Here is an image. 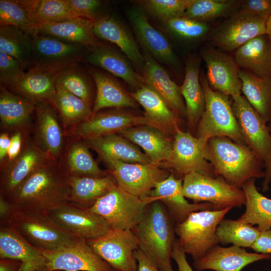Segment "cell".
Segmentation results:
<instances>
[{
  "label": "cell",
  "mask_w": 271,
  "mask_h": 271,
  "mask_svg": "<svg viewBox=\"0 0 271 271\" xmlns=\"http://www.w3.org/2000/svg\"><path fill=\"white\" fill-rule=\"evenodd\" d=\"M142 75L146 84L154 90L177 115L186 117L185 102L178 86L165 69L149 53L144 51Z\"/></svg>",
  "instance_id": "cb8c5ba5"
},
{
  "label": "cell",
  "mask_w": 271,
  "mask_h": 271,
  "mask_svg": "<svg viewBox=\"0 0 271 271\" xmlns=\"http://www.w3.org/2000/svg\"><path fill=\"white\" fill-rule=\"evenodd\" d=\"M68 176L71 188L69 202L87 208L92 206L116 185L111 174L99 177Z\"/></svg>",
  "instance_id": "74e56055"
},
{
  "label": "cell",
  "mask_w": 271,
  "mask_h": 271,
  "mask_svg": "<svg viewBox=\"0 0 271 271\" xmlns=\"http://www.w3.org/2000/svg\"><path fill=\"white\" fill-rule=\"evenodd\" d=\"M265 34L268 36L270 40L271 41V16L268 19L266 23V33Z\"/></svg>",
  "instance_id": "be15d7a7"
},
{
  "label": "cell",
  "mask_w": 271,
  "mask_h": 271,
  "mask_svg": "<svg viewBox=\"0 0 271 271\" xmlns=\"http://www.w3.org/2000/svg\"><path fill=\"white\" fill-rule=\"evenodd\" d=\"M59 72L32 67L19 81L7 89L35 104L42 101H49L53 105Z\"/></svg>",
  "instance_id": "4316f807"
},
{
  "label": "cell",
  "mask_w": 271,
  "mask_h": 271,
  "mask_svg": "<svg viewBox=\"0 0 271 271\" xmlns=\"http://www.w3.org/2000/svg\"><path fill=\"white\" fill-rule=\"evenodd\" d=\"M70 190L68 175L57 162L52 161L35 171L5 198L16 211L48 213L69 202Z\"/></svg>",
  "instance_id": "6da1fadb"
},
{
  "label": "cell",
  "mask_w": 271,
  "mask_h": 271,
  "mask_svg": "<svg viewBox=\"0 0 271 271\" xmlns=\"http://www.w3.org/2000/svg\"><path fill=\"white\" fill-rule=\"evenodd\" d=\"M93 33L99 39L117 46L124 53L138 71L142 72L143 54L133 36L115 18L106 15L94 22Z\"/></svg>",
  "instance_id": "f1b7e54d"
},
{
  "label": "cell",
  "mask_w": 271,
  "mask_h": 271,
  "mask_svg": "<svg viewBox=\"0 0 271 271\" xmlns=\"http://www.w3.org/2000/svg\"><path fill=\"white\" fill-rule=\"evenodd\" d=\"M69 8L77 17L94 22L106 16L102 14L103 2L99 0H65Z\"/></svg>",
  "instance_id": "816d5d0a"
},
{
  "label": "cell",
  "mask_w": 271,
  "mask_h": 271,
  "mask_svg": "<svg viewBox=\"0 0 271 271\" xmlns=\"http://www.w3.org/2000/svg\"><path fill=\"white\" fill-rule=\"evenodd\" d=\"M11 144L10 134L6 132L0 133V165L7 160Z\"/></svg>",
  "instance_id": "91938a15"
},
{
  "label": "cell",
  "mask_w": 271,
  "mask_h": 271,
  "mask_svg": "<svg viewBox=\"0 0 271 271\" xmlns=\"http://www.w3.org/2000/svg\"><path fill=\"white\" fill-rule=\"evenodd\" d=\"M270 184H271V180H270Z\"/></svg>",
  "instance_id": "003e7915"
},
{
  "label": "cell",
  "mask_w": 271,
  "mask_h": 271,
  "mask_svg": "<svg viewBox=\"0 0 271 271\" xmlns=\"http://www.w3.org/2000/svg\"><path fill=\"white\" fill-rule=\"evenodd\" d=\"M255 252L271 254V229L261 231L250 247Z\"/></svg>",
  "instance_id": "11a10c76"
},
{
  "label": "cell",
  "mask_w": 271,
  "mask_h": 271,
  "mask_svg": "<svg viewBox=\"0 0 271 271\" xmlns=\"http://www.w3.org/2000/svg\"><path fill=\"white\" fill-rule=\"evenodd\" d=\"M8 224L29 244L41 250H60L79 238L61 227L46 213L16 211Z\"/></svg>",
  "instance_id": "5b68a950"
},
{
  "label": "cell",
  "mask_w": 271,
  "mask_h": 271,
  "mask_svg": "<svg viewBox=\"0 0 271 271\" xmlns=\"http://www.w3.org/2000/svg\"><path fill=\"white\" fill-rule=\"evenodd\" d=\"M32 137L35 143L53 161L58 162L67 136L60 117L49 101L35 104Z\"/></svg>",
  "instance_id": "5bb4252c"
},
{
  "label": "cell",
  "mask_w": 271,
  "mask_h": 271,
  "mask_svg": "<svg viewBox=\"0 0 271 271\" xmlns=\"http://www.w3.org/2000/svg\"><path fill=\"white\" fill-rule=\"evenodd\" d=\"M182 191L186 198L192 200L194 203H209L212 205V210H215L240 208L246 202L242 188L229 184L222 177L197 172L184 176Z\"/></svg>",
  "instance_id": "ba28073f"
},
{
  "label": "cell",
  "mask_w": 271,
  "mask_h": 271,
  "mask_svg": "<svg viewBox=\"0 0 271 271\" xmlns=\"http://www.w3.org/2000/svg\"><path fill=\"white\" fill-rule=\"evenodd\" d=\"M89 74V71L87 73L79 64L59 71L56 78V85L85 100L93 107V95L90 80L92 76L90 77Z\"/></svg>",
  "instance_id": "bcb514c9"
},
{
  "label": "cell",
  "mask_w": 271,
  "mask_h": 271,
  "mask_svg": "<svg viewBox=\"0 0 271 271\" xmlns=\"http://www.w3.org/2000/svg\"><path fill=\"white\" fill-rule=\"evenodd\" d=\"M57 162L68 176L99 177L110 174L108 170L100 168L85 141L80 139L67 137L64 149Z\"/></svg>",
  "instance_id": "f546056e"
},
{
  "label": "cell",
  "mask_w": 271,
  "mask_h": 271,
  "mask_svg": "<svg viewBox=\"0 0 271 271\" xmlns=\"http://www.w3.org/2000/svg\"><path fill=\"white\" fill-rule=\"evenodd\" d=\"M193 0H145L139 1L144 8L155 17L165 21L183 16Z\"/></svg>",
  "instance_id": "681fc988"
},
{
  "label": "cell",
  "mask_w": 271,
  "mask_h": 271,
  "mask_svg": "<svg viewBox=\"0 0 271 271\" xmlns=\"http://www.w3.org/2000/svg\"><path fill=\"white\" fill-rule=\"evenodd\" d=\"M134 255L138 262V271H161L139 248L134 251Z\"/></svg>",
  "instance_id": "6f0895ef"
},
{
  "label": "cell",
  "mask_w": 271,
  "mask_h": 271,
  "mask_svg": "<svg viewBox=\"0 0 271 271\" xmlns=\"http://www.w3.org/2000/svg\"><path fill=\"white\" fill-rule=\"evenodd\" d=\"M260 231L257 227L239 219H223L218 224L216 234L219 243L232 244L241 247H251Z\"/></svg>",
  "instance_id": "ee69618b"
},
{
  "label": "cell",
  "mask_w": 271,
  "mask_h": 271,
  "mask_svg": "<svg viewBox=\"0 0 271 271\" xmlns=\"http://www.w3.org/2000/svg\"><path fill=\"white\" fill-rule=\"evenodd\" d=\"M84 141L89 148L95 151L104 163L120 161L127 163H152L149 157L134 144L118 134Z\"/></svg>",
  "instance_id": "836d02e7"
},
{
  "label": "cell",
  "mask_w": 271,
  "mask_h": 271,
  "mask_svg": "<svg viewBox=\"0 0 271 271\" xmlns=\"http://www.w3.org/2000/svg\"><path fill=\"white\" fill-rule=\"evenodd\" d=\"M111 271H120V270H117L116 269L113 268V269Z\"/></svg>",
  "instance_id": "e7e4bbea"
},
{
  "label": "cell",
  "mask_w": 271,
  "mask_h": 271,
  "mask_svg": "<svg viewBox=\"0 0 271 271\" xmlns=\"http://www.w3.org/2000/svg\"><path fill=\"white\" fill-rule=\"evenodd\" d=\"M270 259V254L249 252L243 247L235 245L226 247L217 244L202 257L194 260L193 264L197 271H241L250 263Z\"/></svg>",
  "instance_id": "44dd1931"
},
{
  "label": "cell",
  "mask_w": 271,
  "mask_h": 271,
  "mask_svg": "<svg viewBox=\"0 0 271 271\" xmlns=\"http://www.w3.org/2000/svg\"><path fill=\"white\" fill-rule=\"evenodd\" d=\"M127 16L144 51L157 61L175 65L177 59L170 42L150 23L145 13L138 9H131L128 11Z\"/></svg>",
  "instance_id": "7402d4cb"
},
{
  "label": "cell",
  "mask_w": 271,
  "mask_h": 271,
  "mask_svg": "<svg viewBox=\"0 0 271 271\" xmlns=\"http://www.w3.org/2000/svg\"><path fill=\"white\" fill-rule=\"evenodd\" d=\"M32 132L31 131L19 130L10 134L11 144L7 160L4 163L10 162L18 156L24 147L26 140L32 134Z\"/></svg>",
  "instance_id": "db71d44e"
},
{
  "label": "cell",
  "mask_w": 271,
  "mask_h": 271,
  "mask_svg": "<svg viewBox=\"0 0 271 271\" xmlns=\"http://www.w3.org/2000/svg\"><path fill=\"white\" fill-rule=\"evenodd\" d=\"M130 95L143 107L145 116L157 123L167 134H175L180 128L178 115L149 86L144 84Z\"/></svg>",
  "instance_id": "8d00e7d4"
},
{
  "label": "cell",
  "mask_w": 271,
  "mask_h": 271,
  "mask_svg": "<svg viewBox=\"0 0 271 271\" xmlns=\"http://www.w3.org/2000/svg\"><path fill=\"white\" fill-rule=\"evenodd\" d=\"M182 187L183 179L171 174L156 185L149 196L158 198L164 205L175 223L183 222L193 212L212 210L209 203L189 202L183 195Z\"/></svg>",
  "instance_id": "603a6c76"
},
{
  "label": "cell",
  "mask_w": 271,
  "mask_h": 271,
  "mask_svg": "<svg viewBox=\"0 0 271 271\" xmlns=\"http://www.w3.org/2000/svg\"><path fill=\"white\" fill-rule=\"evenodd\" d=\"M21 263L20 261L9 258L0 259V271H19Z\"/></svg>",
  "instance_id": "6125c7cd"
},
{
  "label": "cell",
  "mask_w": 271,
  "mask_h": 271,
  "mask_svg": "<svg viewBox=\"0 0 271 271\" xmlns=\"http://www.w3.org/2000/svg\"><path fill=\"white\" fill-rule=\"evenodd\" d=\"M200 55L206 64V78L212 89L231 97L241 94L240 69L234 59L211 47L203 48Z\"/></svg>",
  "instance_id": "ffe728a7"
},
{
  "label": "cell",
  "mask_w": 271,
  "mask_h": 271,
  "mask_svg": "<svg viewBox=\"0 0 271 271\" xmlns=\"http://www.w3.org/2000/svg\"><path fill=\"white\" fill-rule=\"evenodd\" d=\"M32 39L33 67L60 71L85 62L89 47L47 35L36 33Z\"/></svg>",
  "instance_id": "30bf717a"
},
{
  "label": "cell",
  "mask_w": 271,
  "mask_h": 271,
  "mask_svg": "<svg viewBox=\"0 0 271 271\" xmlns=\"http://www.w3.org/2000/svg\"><path fill=\"white\" fill-rule=\"evenodd\" d=\"M234 59L239 67L256 76L271 75V41L266 34L250 40L236 50Z\"/></svg>",
  "instance_id": "d590c367"
},
{
  "label": "cell",
  "mask_w": 271,
  "mask_h": 271,
  "mask_svg": "<svg viewBox=\"0 0 271 271\" xmlns=\"http://www.w3.org/2000/svg\"><path fill=\"white\" fill-rule=\"evenodd\" d=\"M35 25L63 21L77 17L65 0H19Z\"/></svg>",
  "instance_id": "7bdbcfd3"
},
{
  "label": "cell",
  "mask_w": 271,
  "mask_h": 271,
  "mask_svg": "<svg viewBox=\"0 0 271 271\" xmlns=\"http://www.w3.org/2000/svg\"><path fill=\"white\" fill-rule=\"evenodd\" d=\"M263 164L265 170L264 171V176L263 180L262 183V190L263 192H266L269 189V185L270 184L271 180V144Z\"/></svg>",
  "instance_id": "94428289"
},
{
  "label": "cell",
  "mask_w": 271,
  "mask_h": 271,
  "mask_svg": "<svg viewBox=\"0 0 271 271\" xmlns=\"http://www.w3.org/2000/svg\"><path fill=\"white\" fill-rule=\"evenodd\" d=\"M0 26L18 27L32 35L36 33V25L30 20L19 0H0Z\"/></svg>",
  "instance_id": "7dc6e473"
},
{
  "label": "cell",
  "mask_w": 271,
  "mask_h": 271,
  "mask_svg": "<svg viewBox=\"0 0 271 271\" xmlns=\"http://www.w3.org/2000/svg\"><path fill=\"white\" fill-rule=\"evenodd\" d=\"M232 107L245 144L263 161L271 144V132L263 119L244 96L232 97Z\"/></svg>",
  "instance_id": "d6986e66"
},
{
  "label": "cell",
  "mask_w": 271,
  "mask_h": 271,
  "mask_svg": "<svg viewBox=\"0 0 271 271\" xmlns=\"http://www.w3.org/2000/svg\"><path fill=\"white\" fill-rule=\"evenodd\" d=\"M200 80L205 95V108L198 123L196 137L207 141L224 137L245 144L228 96L212 89L203 74Z\"/></svg>",
  "instance_id": "277c9868"
},
{
  "label": "cell",
  "mask_w": 271,
  "mask_h": 271,
  "mask_svg": "<svg viewBox=\"0 0 271 271\" xmlns=\"http://www.w3.org/2000/svg\"><path fill=\"white\" fill-rule=\"evenodd\" d=\"M95 84L96 93L92 107L93 113L108 108H137V102L111 76L89 67Z\"/></svg>",
  "instance_id": "e575fe53"
},
{
  "label": "cell",
  "mask_w": 271,
  "mask_h": 271,
  "mask_svg": "<svg viewBox=\"0 0 271 271\" xmlns=\"http://www.w3.org/2000/svg\"><path fill=\"white\" fill-rule=\"evenodd\" d=\"M164 24L171 33L182 39L189 41L203 38L210 31V27L207 23L195 21L184 16L169 19Z\"/></svg>",
  "instance_id": "c3c4849f"
},
{
  "label": "cell",
  "mask_w": 271,
  "mask_h": 271,
  "mask_svg": "<svg viewBox=\"0 0 271 271\" xmlns=\"http://www.w3.org/2000/svg\"><path fill=\"white\" fill-rule=\"evenodd\" d=\"M40 250L46 258L47 271H111L113 269L82 238L79 237L72 245L60 250Z\"/></svg>",
  "instance_id": "9a60e30c"
},
{
  "label": "cell",
  "mask_w": 271,
  "mask_h": 271,
  "mask_svg": "<svg viewBox=\"0 0 271 271\" xmlns=\"http://www.w3.org/2000/svg\"><path fill=\"white\" fill-rule=\"evenodd\" d=\"M172 258L176 262L178 271H194L186 258V253L179 244L177 238L174 243Z\"/></svg>",
  "instance_id": "9f6ffc18"
},
{
  "label": "cell",
  "mask_w": 271,
  "mask_h": 271,
  "mask_svg": "<svg viewBox=\"0 0 271 271\" xmlns=\"http://www.w3.org/2000/svg\"><path fill=\"white\" fill-rule=\"evenodd\" d=\"M56 271H61V270H56Z\"/></svg>",
  "instance_id": "03108f58"
},
{
  "label": "cell",
  "mask_w": 271,
  "mask_h": 271,
  "mask_svg": "<svg viewBox=\"0 0 271 271\" xmlns=\"http://www.w3.org/2000/svg\"><path fill=\"white\" fill-rule=\"evenodd\" d=\"M16 211L13 206L0 194V226L7 225Z\"/></svg>",
  "instance_id": "680465c9"
},
{
  "label": "cell",
  "mask_w": 271,
  "mask_h": 271,
  "mask_svg": "<svg viewBox=\"0 0 271 271\" xmlns=\"http://www.w3.org/2000/svg\"><path fill=\"white\" fill-rule=\"evenodd\" d=\"M141 147L152 163L160 167L170 158L172 143L167 134L150 125H139L125 129L117 133Z\"/></svg>",
  "instance_id": "4dcf8cb0"
},
{
  "label": "cell",
  "mask_w": 271,
  "mask_h": 271,
  "mask_svg": "<svg viewBox=\"0 0 271 271\" xmlns=\"http://www.w3.org/2000/svg\"><path fill=\"white\" fill-rule=\"evenodd\" d=\"M175 222L160 201L151 203L142 220L132 230L139 248L161 271H175L171 259L176 240Z\"/></svg>",
  "instance_id": "3957f363"
},
{
  "label": "cell",
  "mask_w": 271,
  "mask_h": 271,
  "mask_svg": "<svg viewBox=\"0 0 271 271\" xmlns=\"http://www.w3.org/2000/svg\"><path fill=\"white\" fill-rule=\"evenodd\" d=\"M206 159L215 174L229 184L241 188L251 179L263 178V161L249 147L227 137L209 139L206 148Z\"/></svg>",
  "instance_id": "7a4b0ae2"
},
{
  "label": "cell",
  "mask_w": 271,
  "mask_h": 271,
  "mask_svg": "<svg viewBox=\"0 0 271 271\" xmlns=\"http://www.w3.org/2000/svg\"><path fill=\"white\" fill-rule=\"evenodd\" d=\"M35 104L0 86L1 132L32 131Z\"/></svg>",
  "instance_id": "484cf974"
},
{
  "label": "cell",
  "mask_w": 271,
  "mask_h": 271,
  "mask_svg": "<svg viewBox=\"0 0 271 271\" xmlns=\"http://www.w3.org/2000/svg\"><path fill=\"white\" fill-rule=\"evenodd\" d=\"M48 214L65 230L75 237L86 240L98 238L111 228L103 218L89 208L69 202Z\"/></svg>",
  "instance_id": "ac0fdd59"
},
{
  "label": "cell",
  "mask_w": 271,
  "mask_h": 271,
  "mask_svg": "<svg viewBox=\"0 0 271 271\" xmlns=\"http://www.w3.org/2000/svg\"><path fill=\"white\" fill-rule=\"evenodd\" d=\"M156 197L133 196L117 184L99 198L89 210L100 216L111 229L132 230L142 220L148 206Z\"/></svg>",
  "instance_id": "52a82bcc"
},
{
  "label": "cell",
  "mask_w": 271,
  "mask_h": 271,
  "mask_svg": "<svg viewBox=\"0 0 271 271\" xmlns=\"http://www.w3.org/2000/svg\"><path fill=\"white\" fill-rule=\"evenodd\" d=\"M0 258L17 260L19 271H47L40 249L29 244L8 224L0 226Z\"/></svg>",
  "instance_id": "d4e9b609"
},
{
  "label": "cell",
  "mask_w": 271,
  "mask_h": 271,
  "mask_svg": "<svg viewBox=\"0 0 271 271\" xmlns=\"http://www.w3.org/2000/svg\"><path fill=\"white\" fill-rule=\"evenodd\" d=\"M143 125L152 126L163 131L157 123L145 115H135L114 108L93 113L89 118L66 132L67 137L88 140L117 134L129 127Z\"/></svg>",
  "instance_id": "9c48e42d"
},
{
  "label": "cell",
  "mask_w": 271,
  "mask_h": 271,
  "mask_svg": "<svg viewBox=\"0 0 271 271\" xmlns=\"http://www.w3.org/2000/svg\"><path fill=\"white\" fill-rule=\"evenodd\" d=\"M241 1L193 0L183 16L207 23L221 17L231 16L239 8Z\"/></svg>",
  "instance_id": "f6af8a7d"
},
{
  "label": "cell",
  "mask_w": 271,
  "mask_h": 271,
  "mask_svg": "<svg viewBox=\"0 0 271 271\" xmlns=\"http://www.w3.org/2000/svg\"><path fill=\"white\" fill-rule=\"evenodd\" d=\"M94 24L92 20L76 17L63 21L36 25L35 34L51 36L89 48L101 43L93 33Z\"/></svg>",
  "instance_id": "1f68e13d"
},
{
  "label": "cell",
  "mask_w": 271,
  "mask_h": 271,
  "mask_svg": "<svg viewBox=\"0 0 271 271\" xmlns=\"http://www.w3.org/2000/svg\"><path fill=\"white\" fill-rule=\"evenodd\" d=\"M200 64L201 59L198 56L187 59L184 80L180 86L191 129L197 127L205 108V95L199 77Z\"/></svg>",
  "instance_id": "d6a6232c"
},
{
  "label": "cell",
  "mask_w": 271,
  "mask_h": 271,
  "mask_svg": "<svg viewBox=\"0 0 271 271\" xmlns=\"http://www.w3.org/2000/svg\"><path fill=\"white\" fill-rule=\"evenodd\" d=\"M105 163L118 187L141 198L149 196L156 185L170 175L167 170L153 163L120 161H110Z\"/></svg>",
  "instance_id": "8fae6325"
},
{
  "label": "cell",
  "mask_w": 271,
  "mask_h": 271,
  "mask_svg": "<svg viewBox=\"0 0 271 271\" xmlns=\"http://www.w3.org/2000/svg\"><path fill=\"white\" fill-rule=\"evenodd\" d=\"M85 62L120 78L136 89L145 84L143 76L133 69L123 56L102 42L89 48Z\"/></svg>",
  "instance_id": "83f0119b"
},
{
  "label": "cell",
  "mask_w": 271,
  "mask_h": 271,
  "mask_svg": "<svg viewBox=\"0 0 271 271\" xmlns=\"http://www.w3.org/2000/svg\"><path fill=\"white\" fill-rule=\"evenodd\" d=\"M255 181V179H249L241 187L245 196V210L238 219L252 226L257 225L261 232L271 229V199L257 190Z\"/></svg>",
  "instance_id": "ab89813d"
},
{
  "label": "cell",
  "mask_w": 271,
  "mask_h": 271,
  "mask_svg": "<svg viewBox=\"0 0 271 271\" xmlns=\"http://www.w3.org/2000/svg\"><path fill=\"white\" fill-rule=\"evenodd\" d=\"M266 21L235 12L210 34L209 40L223 51L236 50L250 40L265 34Z\"/></svg>",
  "instance_id": "2e32d148"
},
{
  "label": "cell",
  "mask_w": 271,
  "mask_h": 271,
  "mask_svg": "<svg viewBox=\"0 0 271 271\" xmlns=\"http://www.w3.org/2000/svg\"><path fill=\"white\" fill-rule=\"evenodd\" d=\"M207 142L179 128L174 134L171 156L161 167L174 170L184 176L192 172L217 176L206 159Z\"/></svg>",
  "instance_id": "7c38bea8"
},
{
  "label": "cell",
  "mask_w": 271,
  "mask_h": 271,
  "mask_svg": "<svg viewBox=\"0 0 271 271\" xmlns=\"http://www.w3.org/2000/svg\"><path fill=\"white\" fill-rule=\"evenodd\" d=\"M52 161H54L35 143L31 134L16 158L0 165V194L7 197L30 175Z\"/></svg>",
  "instance_id": "e0dca14e"
},
{
  "label": "cell",
  "mask_w": 271,
  "mask_h": 271,
  "mask_svg": "<svg viewBox=\"0 0 271 271\" xmlns=\"http://www.w3.org/2000/svg\"><path fill=\"white\" fill-rule=\"evenodd\" d=\"M0 51L15 59L24 69L34 66L32 35L25 30L0 26Z\"/></svg>",
  "instance_id": "f35d334b"
},
{
  "label": "cell",
  "mask_w": 271,
  "mask_h": 271,
  "mask_svg": "<svg viewBox=\"0 0 271 271\" xmlns=\"http://www.w3.org/2000/svg\"><path fill=\"white\" fill-rule=\"evenodd\" d=\"M94 252L112 268L120 271H138L134 251L138 239L132 230L110 228L103 235L86 240Z\"/></svg>",
  "instance_id": "4fadbf2b"
},
{
  "label": "cell",
  "mask_w": 271,
  "mask_h": 271,
  "mask_svg": "<svg viewBox=\"0 0 271 271\" xmlns=\"http://www.w3.org/2000/svg\"><path fill=\"white\" fill-rule=\"evenodd\" d=\"M239 75L244 97L266 123L271 121V75L259 77L242 69Z\"/></svg>",
  "instance_id": "60d3db41"
},
{
  "label": "cell",
  "mask_w": 271,
  "mask_h": 271,
  "mask_svg": "<svg viewBox=\"0 0 271 271\" xmlns=\"http://www.w3.org/2000/svg\"><path fill=\"white\" fill-rule=\"evenodd\" d=\"M236 12L267 20L271 16V0H245L241 3Z\"/></svg>",
  "instance_id": "f5cc1de1"
},
{
  "label": "cell",
  "mask_w": 271,
  "mask_h": 271,
  "mask_svg": "<svg viewBox=\"0 0 271 271\" xmlns=\"http://www.w3.org/2000/svg\"><path fill=\"white\" fill-rule=\"evenodd\" d=\"M23 67L15 59L0 51V84L6 88L15 85L25 74Z\"/></svg>",
  "instance_id": "f907efd6"
},
{
  "label": "cell",
  "mask_w": 271,
  "mask_h": 271,
  "mask_svg": "<svg viewBox=\"0 0 271 271\" xmlns=\"http://www.w3.org/2000/svg\"><path fill=\"white\" fill-rule=\"evenodd\" d=\"M232 208L194 211L183 222L176 223L175 231L179 244L193 260L219 243L217 227Z\"/></svg>",
  "instance_id": "8992f818"
},
{
  "label": "cell",
  "mask_w": 271,
  "mask_h": 271,
  "mask_svg": "<svg viewBox=\"0 0 271 271\" xmlns=\"http://www.w3.org/2000/svg\"><path fill=\"white\" fill-rule=\"evenodd\" d=\"M53 106L66 131L87 119L93 114L92 105L58 85H56Z\"/></svg>",
  "instance_id": "b9f144b4"
}]
</instances>
